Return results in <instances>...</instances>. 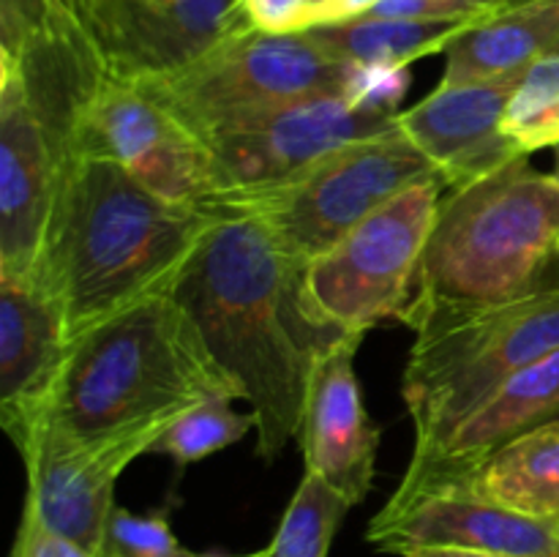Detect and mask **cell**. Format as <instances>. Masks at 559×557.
<instances>
[{"instance_id": "6da1fadb", "label": "cell", "mask_w": 559, "mask_h": 557, "mask_svg": "<svg viewBox=\"0 0 559 557\" xmlns=\"http://www.w3.org/2000/svg\"><path fill=\"white\" fill-rule=\"evenodd\" d=\"M304 273L260 218L227 213L173 287L218 369L251 404L257 453L267 462L298 435L317 360L349 336L311 315Z\"/></svg>"}, {"instance_id": "7a4b0ae2", "label": "cell", "mask_w": 559, "mask_h": 557, "mask_svg": "<svg viewBox=\"0 0 559 557\" xmlns=\"http://www.w3.org/2000/svg\"><path fill=\"white\" fill-rule=\"evenodd\" d=\"M218 218L178 205L118 162H66L36 287L63 317L69 344L98 322L173 293L180 271Z\"/></svg>"}, {"instance_id": "3957f363", "label": "cell", "mask_w": 559, "mask_h": 557, "mask_svg": "<svg viewBox=\"0 0 559 557\" xmlns=\"http://www.w3.org/2000/svg\"><path fill=\"white\" fill-rule=\"evenodd\" d=\"M218 396L240 399V393L207 353L183 306L164 293L69 344L33 446L41 437L85 442L173 420Z\"/></svg>"}, {"instance_id": "277c9868", "label": "cell", "mask_w": 559, "mask_h": 557, "mask_svg": "<svg viewBox=\"0 0 559 557\" xmlns=\"http://www.w3.org/2000/svg\"><path fill=\"white\" fill-rule=\"evenodd\" d=\"M559 180L527 158L451 189L418 265L415 293L399 317L413 331L442 317L511 304L546 287L557 257Z\"/></svg>"}, {"instance_id": "5b68a950", "label": "cell", "mask_w": 559, "mask_h": 557, "mask_svg": "<svg viewBox=\"0 0 559 557\" xmlns=\"http://www.w3.org/2000/svg\"><path fill=\"white\" fill-rule=\"evenodd\" d=\"M559 349V282L511 304L442 317L415 331L402 396L424 462L519 369Z\"/></svg>"}, {"instance_id": "8992f818", "label": "cell", "mask_w": 559, "mask_h": 557, "mask_svg": "<svg viewBox=\"0 0 559 557\" xmlns=\"http://www.w3.org/2000/svg\"><path fill=\"white\" fill-rule=\"evenodd\" d=\"M442 178L402 129L349 142L267 189L213 202V216L246 213L265 224L289 257L309 265L409 186Z\"/></svg>"}, {"instance_id": "52a82bcc", "label": "cell", "mask_w": 559, "mask_h": 557, "mask_svg": "<svg viewBox=\"0 0 559 557\" xmlns=\"http://www.w3.org/2000/svg\"><path fill=\"white\" fill-rule=\"evenodd\" d=\"M353 63L309 31L267 33L249 25L178 71L131 80L202 142L267 109L344 93Z\"/></svg>"}, {"instance_id": "ba28073f", "label": "cell", "mask_w": 559, "mask_h": 557, "mask_svg": "<svg viewBox=\"0 0 559 557\" xmlns=\"http://www.w3.org/2000/svg\"><path fill=\"white\" fill-rule=\"evenodd\" d=\"M445 189H451L445 178L409 186L311 260L304 273L311 315L360 336L388 317H402Z\"/></svg>"}, {"instance_id": "9c48e42d", "label": "cell", "mask_w": 559, "mask_h": 557, "mask_svg": "<svg viewBox=\"0 0 559 557\" xmlns=\"http://www.w3.org/2000/svg\"><path fill=\"white\" fill-rule=\"evenodd\" d=\"M393 131H399V115L355 107L344 93H320L267 109L205 140L216 200L276 186L336 147Z\"/></svg>"}, {"instance_id": "30bf717a", "label": "cell", "mask_w": 559, "mask_h": 557, "mask_svg": "<svg viewBox=\"0 0 559 557\" xmlns=\"http://www.w3.org/2000/svg\"><path fill=\"white\" fill-rule=\"evenodd\" d=\"M76 156L118 162L145 189L178 205L211 213L216 200L205 142L142 87L112 71L87 107L76 137Z\"/></svg>"}, {"instance_id": "8fae6325", "label": "cell", "mask_w": 559, "mask_h": 557, "mask_svg": "<svg viewBox=\"0 0 559 557\" xmlns=\"http://www.w3.org/2000/svg\"><path fill=\"white\" fill-rule=\"evenodd\" d=\"M173 420L85 442L41 437L22 459L27 470V497L16 533H52L104 557L120 473L142 453H151Z\"/></svg>"}, {"instance_id": "7c38bea8", "label": "cell", "mask_w": 559, "mask_h": 557, "mask_svg": "<svg viewBox=\"0 0 559 557\" xmlns=\"http://www.w3.org/2000/svg\"><path fill=\"white\" fill-rule=\"evenodd\" d=\"M82 16L123 80L178 71L251 25L243 0H82Z\"/></svg>"}, {"instance_id": "4fadbf2b", "label": "cell", "mask_w": 559, "mask_h": 557, "mask_svg": "<svg viewBox=\"0 0 559 557\" xmlns=\"http://www.w3.org/2000/svg\"><path fill=\"white\" fill-rule=\"evenodd\" d=\"M69 156L25 93L0 76V278L36 282Z\"/></svg>"}, {"instance_id": "5bb4252c", "label": "cell", "mask_w": 559, "mask_h": 557, "mask_svg": "<svg viewBox=\"0 0 559 557\" xmlns=\"http://www.w3.org/2000/svg\"><path fill=\"white\" fill-rule=\"evenodd\" d=\"M377 552L467 549L495 557H559V519L497 506L467 489L431 491L402 508H380L366 530Z\"/></svg>"}, {"instance_id": "9a60e30c", "label": "cell", "mask_w": 559, "mask_h": 557, "mask_svg": "<svg viewBox=\"0 0 559 557\" xmlns=\"http://www.w3.org/2000/svg\"><path fill=\"white\" fill-rule=\"evenodd\" d=\"M555 418H559V349L519 369L448 437L440 451L424 462H409L385 508L409 506L431 491L456 489L497 451Z\"/></svg>"}, {"instance_id": "2e32d148", "label": "cell", "mask_w": 559, "mask_h": 557, "mask_svg": "<svg viewBox=\"0 0 559 557\" xmlns=\"http://www.w3.org/2000/svg\"><path fill=\"white\" fill-rule=\"evenodd\" d=\"M522 74L437 85L424 102L399 112V129L431 158L451 189L489 178L527 158L502 131V115Z\"/></svg>"}, {"instance_id": "e0dca14e", "label": "cell", "mask_w": 559, "mask_h": 557, "mask_svg": "<svg viewBox=\"0 0 559 557\" xmlns=\"http://www.w3.org/2000/svg\"><path fill=\"white\" fill-rule=\"evenodd\" d=\"M360 342V333H349L317 360L295 435L306 473L325 481L349 506H358L369 495L380 448V429L366 413L355 375Z\"/></svg>"}, {"instance_id": "ac0fdd59", "label": "cell", "mask_w": 559, "mask_h": 557, "mask_svg": "<svg viewBox=\"0 0 559 557\" xmlns=\"http://www.w3.org/2000/svg\"><path fill=\"white\" fill-rule=\"evenodd\" d=\"M66 355L55 300L36 284L0 278V424L20 457L31 451Z\"/></svg>"}, {"instance_id": "d6986e66", "label": "cell", "mask_w": 559, "mask_h": 557, "mask_svg": "<svg viewBox=\"0 0 559 557\" xmlns=\"http://www.w3.org/2000/svg\"><path fill=\"white\" fill-rule=\"evenodd\" d=\"M559 55V0H522L469 27L445 49L440 85L519 74Z\"/></svg>"}, {"instance_id": "ffe728a7", "label": "cell", "mask_w": 559, "mask_h": 557, "mask_svg": "<svg viewBox=\"0 0 559 557\" xmlns=\"http://www.w3.org/2000/svg\"><path fill=\"white\" fill-rule=\"evenodd\" d=\"M456 489L530 517L559 519V418L497 451Z\"/></svg>"}, {"instance_id": "44dd1931", "label": "cell", "mask_w": 559, "mask_h": 557, "mask_svg": "<svg viewBox=\"0 0 559 557\" xmlns=\"http://www.w3.org/2000/svg\"><path fill=\"white\" fill-rule=\"evenodd\" d=\"M486 20H391V16H353L331 25L309 27L311 36L336 58L358 66H396L426 55L445 52L459 36Z\"/></svg>"}, {"instance_id": "7402d4cb", "label": "cell", "mask_w": 559, "mask_h": 557, "mask_svg": "<svg viewBox=\"0 0 559 557\" xmlns=\"http://www.w3.org/2000/svg\"><path fill=\"white\" fill-rule=\"evenodd\" d=\"M349 502L314 473H306L284 508L276 535L265 546L267 557H328Z\"/></svg>"}, {"instance_id": "603a6c76", "label": "cell", "mask_w": 559, "mask_h": 557, "mask_svg": "<svg viewBox=\"0 0 559 557\" xmlns=\"http://www.w3.org/2000/svg\"><path fill=\"white\" fill-rule=\"evenodd\" d=\"M233 402L235 399L224 396L207 399L180 413L164 429L151 453H164L178 464V470H183L243 440L251 429L257 431V415L235 413Z\"/></svg>"}, {"instance_id": "cb8c5ba5", "label": "cell", "mask_w": 559, "mask_h": 557, "mask_svg": "<svg viewBox=\"0 0 559 557\" xmlns=\"http://www.w3.org/2000/svg\"><path fill=\"white\" fill-rule=\"evenodd\" d=\"M502 131L527 156L559 145V55L524 71L502 115Z\"/></svg>"}, {"instance_id": "d4e9b609", "label": "cell", "mask_w": 559, "mask_h": 557, "mask_svg": "<svg viewBox=\"0 0 559 557\" xmlns=\"http://www.w3.org/2000/svg\"><path fill=\"white\" fill-rule=\"evenodd\" d=\"M104 557H213L205 552L186 549L169 528L167 511L131 513L115 506L107 528Z\"/></svg>"}, {"instance_id": "484cf974", "label": "cell", "mask_w": 559, "mask_h": 557, "mask_svg": "<svg viewBox=\"0 0 559 557\" xmlns=\"http://www.w3.org/2000/svg\"><path fill=\"white\" fill-rule=\"evenodd\" d=\"M409 91V71L396 66H358L353 63L344 96L355 107L374 109V112L399 115L396 107Z\"/></svg>"}, {"instance_id": "4316f807", "label": "cell", "mask_w": 559, "mask_h": 557, "mask_svg": "<svg viewBox=\"0 0 559 557\" xmlns=\"http://www.w3.org/2000/svg\"><path fill=\"white\" fill-rule=\"evenodd\" d=\"M506 5V0H377L366 14L391 20H491Z\"/></svg>"}, {"instance_id": "83f0119b", "label": "cell", "mask_w": 559, "mask_h": 557, "mask_svg": "<svg viewBox=\"0 0 559 557\" xmlns=\"http://www.w3.org/2000/svg\"><path fill=\"white\" fill-rule=\"evenodd\" d=\"M251 25L267 33L309 31V0H243Z\"/></svg>"}, {"instance_id": "f1b7e54d", "label": "cell", "mask_w": 559, "mask_h": 557, "mask_svg": "<svg viewBox=\"0 0 559 557\" xmlns=\"http://www.w3.org/2000/svg\"><path fill=\"white\" fill-rule=\"evenodd\" d=\"M9 557H96L69 538L52 533H16Z\"/></svg>"}, {"instance_id": "f546056e", "label": "cell", "mask_w": 559, "mask_h": 557, "mask_svg": "<svg viewBox=\"0 0 559 557\" xmlns=\"http://www.w3.org/2000/svg\"><path fill=\"white\" fill-rule=\"evenodd\" d=\"M409 557H495V555H484V552H467V549H420V552H413Z\"/></svg>"}, {"instance_id": "4dcf8cb0", "label": "cell", "mask_w": 559, "mask_h": 557, "mask_svg": "<svg viewBox=\"0 0 559 557\" xmlns=\"http://www.w3.org/2000/svg\"><path fill=\"white\" fill-rule=\"evenodd\" d=\"M213 557H267V549H260V552H249V555H213Z\"/></svg>"}, {"instance_id": "1f68e13d", "label": "cell", "mask_w": 559, "mask_h": 557, "mask_svg": "<svg viewBox=\"0 0 559 557\" xmlns=\"http://www.w3.org/2000/svg\"><path fill=\"white\" fill-rule=\"evenodd\" d=\"M555 153H557V164H555V178L559 180V145L555 147Z\"/></svg>"}, {"instance_id": "d6a6232c", "label": "cell", "mask_w": 559, "mask_h": 557, "mask_svg": "<svg viewBox=\"0 0 559 557\" xmlns=\"http://www.w3.org/2000/svg\"><path fill=\"white\" fill-rule=\"evenodd\" d=\"M557 257H559V240H557Z\"/></svg>"}, {"instance_id": "836d02e7", "label": "cell", "mask_w": 559, "mask_h": 557, "mask_svg": "<svg viewBox=\"0 0 559 557\" xmlns=\"http://www.w3.org/2000/svg\"><path fill=\"white\" fill-rule=\"evenodd\" d=\"M511 3H522V0H511Z\"/></svg>"}, {"instance_id": "e575fe53", "label": "cell", "mask_w": 559, "mask_h": 557, "mask_svg": "<svg viewBox=\"0 0 559 557\" xmlns=\"http://www.w3.org/2000/svg\"><path fill=\"white\" fill-rule=\"evenodd\" d=\"M506 3H508V5H511V0H506Z\"/></svg>"}, {"instance_id": "d590c367", "label": "cell", "mask_w": 559, "mask_h": 557, "mask_svg": "<svg viewBox=\"0 0 559 557\" xmlns=\"http://www.w3.org/2000/svg\"><path fill=\"white\" fill-rule=\"evenodd\" d=\"M76 3H80V5H82V0H76Z\"/></svg>"}]
</instances>
